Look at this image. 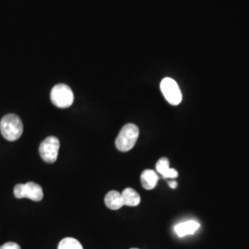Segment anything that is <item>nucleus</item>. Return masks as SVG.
Masks as SVG:
<instances>
[{
    "mask_svg": "<svg viewBox=\"0 0 249 249\" xmlns=\"http://www.w3.org/2000/svg\"><path fill=\"white\" fill-rule=\"evenodd\" d=\"M105 202L110 210H119L121 209L124 205V200L122 197V194L119 193L118 191L112 190L108 192L107 196L105 197Z\"/></svg>",
    "mask_w": 249,
    "mask_h": 249,
    "instance_id": "obj_8",
    "label": "nucleus"
},
{
    "mask_svg": "<svg viewBox=\"0 0 249 249\" xmlns=\"http://www.w3.org/2000/svg\"><path fill=\"white\" fill-rule=\"evenodd\" d=\"M156 171L162 176L163 178H177L178 177V171L170 168L169 160L165 157L160 158L156 163Z\"/></svg>",
    "mask_w": 249,
    "mask_h": 249,
    "instance_id": "obj_9",
    "label": "nucleus"
},
{
    "mask_svg": "<svg viewBox=\"0 0 249 249\" xmlns=\"http://www.w3.org/2000/svg\"></svg>",
    "mask_w": 249,
    "mask_h": 249,
    "instance_id": "obj_15",
    "label": "nucleus"
},
{
    "mask_svg": "<svg viewBox=\"0 0 249 249\" xmlns=\"http://www.w3.org/2000/svg\"><path fill=\"white\" fill-rule=\"evenodd\" d=\"M199 228V223L195 221H187L184 223H178L175 226V232L179 237H184L186 235L193 234Z\"/></svg>",
    "mask_w": 249,
    "mask_h": 249,
    "instance_id": "obj_7",
    "label": "nucleus"
},
{
    "mask_svg": "<svg viewBox=\"0 0 249 249\" xmlns=\"http://www.w3.org/2000/svg\"><path fill=\"white\" fill-rule=\"evenodd\" d=\"M139 135L140 130L136 124H124L116 138V148L120 151H130L137 142Z\"/></svg>",
    "mask_w": 249,
    "mask_h": 249,
    "instance_id": "obj_2",
    "label": "nucleus"
},
{
    "mask_svg": "<svg viewBox=\"0 0 249 249\" xmlns=\"http://www.w3.org/2000/svg\"><path fill=\"white\" fill-rule=\"evenodd\" d=\"M51 101L53 106L58 108L71 107L74 101V94L70 86L66 84H57L51 90Z\"/></svg>",
    "mask_w": 249,
    "mask_h": 249,
    "instance_id": "obj_3",
    "label": "nucleus"
},
{
    "mask_svg": "<svg viewBox=\"0 0 249 249\" xmlns=\"http://www.w3.org/2000/svg\"><path fill=\"white\" fill-rule=\"evenodd\" d=\"M60 143L56 137L50 136L41 143L39 152L42 159L47 163H53L57 160Z\"/></svg>",
    "mask_w": 249,
    "mask_h": 249,
    "instance_id": "obj_5",
    "label": "nucleus"
},
{
    "mask_svg": "<svg viewBox=\"0 0 249 249\" xmlns=\"http://www.w3.org/2000/svg\"><path fill=\"white\" fill-rule=\"evenodd\" d=\"M169 186L171 188H176L178 187V183L176 181H171L169 182Z\"/></svg>",
    "mask_w": 249,
    "mask_h": 249,
    "instance_id": "obj_14",
    "label": "nucleus"
},
{
    "mask_svg": "<svg viewBox=\"0 0 249 249\" xmlns=\"http://www.w3.org/2000/svg\"><path fill=\"white\" fill-rule=\"evenodd\" d=\"M58 249H83V248L77 239L72 237H67L59 243Z\"/></svg>",
    "mask_w": 249,
    "mask_h": 249,
    "instance_id": "obj_12",
    "label": "nucleus"
},
{
    "mask_svg": "<svg viewBox=\"0 0 249 249\" xmlns=\"http://www.w3.org/2000/svg\"><path fill=\"white\" fill-rule=\"evenodd\" d=\"M0 131L7 141L15 142L23 133V123L15 114L6 115L0 121Z\"/></svg>",
    "mask_w": 249,
    "mask_h": 249,
    "instance_id": "obj_1",
    "label": "nucleus"
},
{
    "mask_svg": "<svg viewBox=\"0 0 249 249\" xmlns=\"http://www.w3.org/2000/svg\"><path fill=\"white\" fill-rule=\"evenodd\" d=\"M160 90L165 100L172 106H178L182 101V93L178 82L171 78H164L160 82Z\"/></svg>",
    "mask_w": 249,
    "mask_h": 249,
    "instance_id": "obj_6",
    "label": "nucleus"
},
{
    "mask_svg": "<svg viewBox=\"0 0 249 249\" xmlns=\"http://www.w3.org/2000/svg\"><path fill=\"white\" fill-rule=\"evenodd\" d=\"M14 196L17 198H29L34 201H41L44 197L43 188L35 182L18 184L14 187Z\"/></svg>",
    "mask_w": 249,
    "mask_h": 249,
    "instance_id": "obj_4",
    "label": "nucleus"
},
{
    "mask_svg": "<svg viewBox=\"0 0 249 249\" xmlns=\"http://www.w3.org/2000/svg\"><path fill=\"white\" fill-rule=\"evenodd\" d=\"M0 249H21L17 243L14 242H9L0 247Z\"/></svg>",
    "mask_w": 249,
    "mask_h": 249,
    "instance_id": "obj_13",
    "label": "nucleus"
},
{
    "mask_svg": "<svg viewBox=\"0 0 249 249\" xmlns=\"http://www.w3.org/2000/svg\"><path fill=\"white\" fill-rule=\"evenodd\" d=\"M159 180L157 173L153 170H144L141 177L142 187L147 190H151L156 187Z\"/></svg>",
    "mask_w": 249,
    "mask_h": 249,
    "instance_id": "obj_10",
    "label": "nucleus"
},
{
    "mask_svg": "<svg viewBox=\"0 0 249 249\" xmlns=\"http://www.w3.org/2000/svg\"><path fill=\"white\" fill-rule=\"evenodd\" d=\"M122 197L124 200V206L136 207L141 203L140 194L134 190L133 188L127 187L122 192Z\"/></svg>",
    "mask_w": 249,
    "mask_h": 249,
    "instance_id": "obj_11",
    "label": "nucleus"
}]
</instances>
